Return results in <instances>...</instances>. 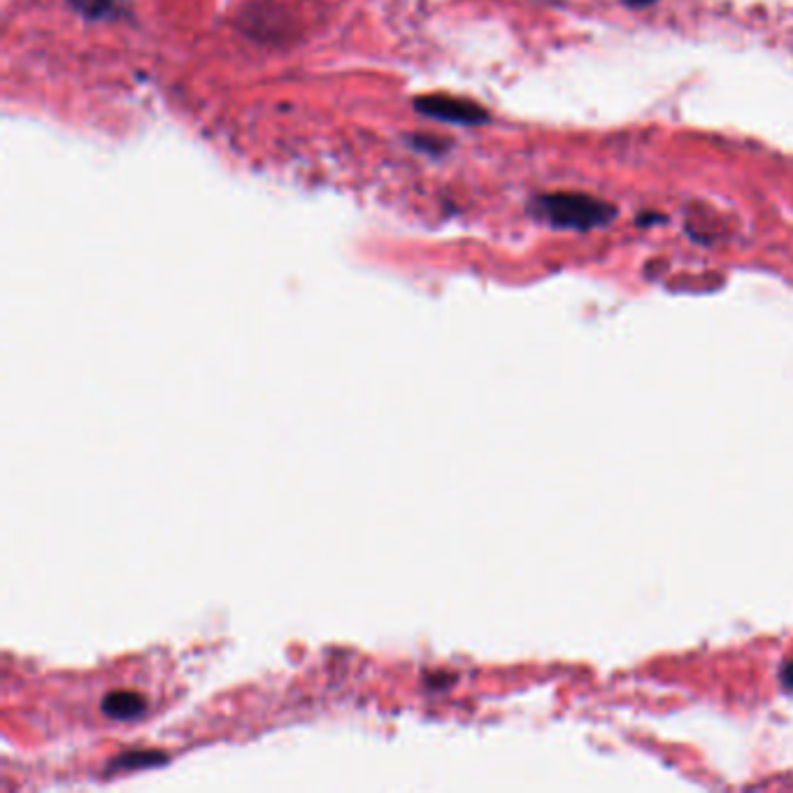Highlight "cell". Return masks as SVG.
<instances>
[{
    "label": "cell",
    "mask_w": 793,
    "mask_h": 793,
    "mask_svg": "<svg viewBox=\"0 0 793 793\" xmlns=\"http://www.w3.org/2000/svg\"><path fill=\"white\" fill-rule=\"evenodd\" d=\"M531 212L549 226L568 231L600 228L617 217L614 205L589 194H575V191L543 194L531 203Z\"/></svg>",
    "instance_id": "1"
},
{
    "label": "cell",
    "mask_w": 793,
    "mask_h": 793,
    "mask_svg": "<svg viewBox=\"0 0 793 793\" xmlns=\"http://www.w3.org/2000/svg\"><path fill=\"white\" fill-rule=\"evenodd\" d=\"M415 110L428 119L444 121V124H457V126H482L489 121V112L482 105L457 98V96H421L415 100Z\"/></svg>",
    "instance_id": "2"
},
{
    "label": "cell",
    "mask_w": 793,
    "mask_h": 793,
    "mask_svg": "<svg viewBox=\"0 0 793 793\" xmlns=\"http://www.w3.org/2000/svg\"><path fill=\"white\" fill-rule=\"evenodd\" d=\"M144 710H147V703L136 692H115V694H107L103 700V712L117 721L138 719L144 715Z\"/></svg>",
    "instance_id": "3"
},
{
    "label": "cell",
    "mask_w": 793,
    "mask_h": 793,
    "mask_svg": "<svg viewBox=\"0 0 793 793\" xmlns=\"http://www.w3.org/2000/svg\"><path fill=\"white\" fill-rule=\"evenodd\" d=\"M71 8L87 19H115L124 12V0H68Z\"/></svg>",
    "instance_id": "4"
},
{
    "label": "cell",
    "mask_w": 793,
    "mask_h": 793,
    "mask_svg": "<svg viewBox=\"0 0 793 793\" xmlns=\"http://www.w3.org/2000/svg\"><path fill=\"white\" fill-rule=\"evenodd\" d=\"M412 144L419 149V152H424V154H440V152H444V149L449 147V142H444V140L426 138V136L412 138Z\"/></svg>",
    "instance_id": "5"
},
{
    "label": "cell",
    "mask_w": 793,
    "mask_h": 793,
    "mask_svg": "<svg viewBox=\"0 0 793 793\" xmlns=\"http://www.w3.org/2000/svg\"><path fill=\"white\" fill-rule=\"evenodd\" d=\"M782 682L786 684V687L793 689V661L786 663V666H784V671H782Z\"/></svg>",
    "instance_id": "6"
},
{
    "label": "cell",
    "mask_w": 793,
    "mask_h": 793,
    "mask_svg": "<svg viewBox=\"0 0 793 793\" xmlns=\"http://www.w3.org/2000/svg\"><path fill=\"white\" fill-rule=\"evenodd\" d=\"M621 3L629 6V8H647V6L656 3V0H621Z\"/></svg>",
    "instance_id": "7"
}]
</instances>
